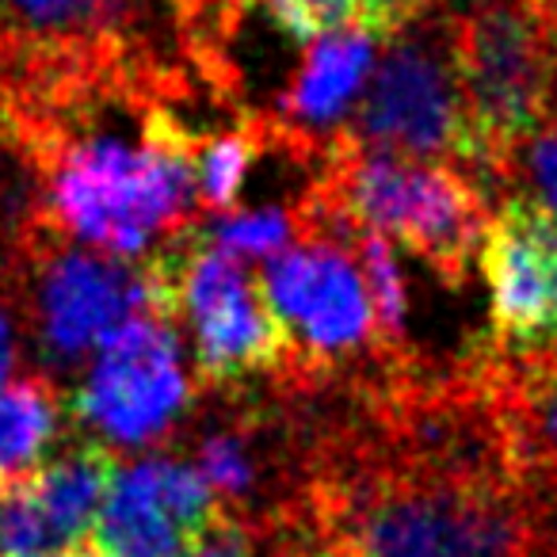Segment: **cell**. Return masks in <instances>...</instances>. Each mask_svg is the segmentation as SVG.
<instances>
[{
	"mask_svg": "<svg viewBox=\"0 0 557 557\" xmlns=\"http://www.w3.org/2000/svg\"><path fill=\"white\" fill-rule=\"evenodd\" d=\"M195 138L164 111H149L141 141L85 134L47 169V214L103 256H138L195 207Z\"/></svg>",
	"mask_w": 557,
	"mask_h": 557,
	"instance_id": "6da1fadb",
	"label": "cell"
},
{
	"mask_svg": "<svg viewBox=\"0 0 557 557\" xmlns=\"http://www.w3.org/2000/svg\"><path fill=\"white\" fill-rule=\"evenodd\" d=\"M306 225L313 233L341 230V237L359 230L389 233L458 283L470 271L473 252L485 248L493 222L466 176L443 164L356 146L341 134L325 180L306 202Z\"/></svg>",
	"mask_w": 557,
	"mask_h": 557,
	"instance_id": "7a4b0ae2",
	"label": "cell"
},
{
	"mask_svg": "<svg viewBox=\"0 0 557 557\" xmlns=\"http://www.w3.org/2000/svg\"><path fill=\"white\" fill-rule=\"evenodd\" d=\"M450 39L478 164H508L554 115L557 16L531 0H470Z\"/></svg>",
	"mask_w": 557,
	"mask_h": 557,
	"instance_id": "3957f363",
	"label": "cell"
},
{
	"mask_svg": "<svg viewBox=\"0 0 557 557\" xmlns=\"http://www.w3.org/2000/svg\"><path fill=\"white\" fill-rule=\"evenodd\" d=\"M344 138L409 161L440 164L455 157L478 164V141L458 85L450 16L417 24L401 39L386 42Z\"/></svg>",
	"mask_w": 557,
	"mask_h": 557,
	"instance_id": "277c9868",
	"label": "cell"
},
{
	"mask_svg": "<svg viewBox=\"0 0 557 557\" xmlns=\"http://www.w3.org/2000/svg\"><path fill=\"white\" fill-rule=\"evenodd\" d=\"M527 523L516 504L478 481L382 485L321 557H519Z\"/></svg>",
	"mask_w": 557,
	"mask_h": 557,
	"instance_id": "5b68a950",
	"label": "cell"
},
{
	"mask_svg": "<svg viewBox=\"0 0 557 557\" xmlns=\"http://www.w3.org/2000/svg\"><path fill=\"white\" fill-rule=\"evenodd\" d=\"M191 401L180 341L169 321L131 318L103 336L77 389V417L111 443L141 447L176 424Z\"/></svg>",
	"mask_w": 557,
	"mask_h": 557,
	"instance_id": "8992f818",
	"label": "cell"
},
{
	"mask_svg": "<svg viewBox=\"0 0 557 557\" xmlns=\"http://www.w3.org/2000/svg\"><path fill=\"white\" fill-rule=\"evenodd\" d=\"M195 336V367L207 382H233L275 371L290 344L268 306V295L245 271L240 256L214 248H184L176 278V318Z\"/></svg>",
	"mask_w": 557,
	"mask_h": 557,
	"instance_id": "52a82bcc",
	"label": "cell"
},
{
	"mask_svg": "<svg viewBox=\"0 0 557 557\" xmlns=\"http://www.w3.org/2000/svg\"><path fill=\"white\" fill-rule=\"evenodd\" d=\"M260 287L287 344H298L310 359L351 356L379 329L363 271L351 268L333 240H310L271 256Z\"/></svg>",
	"mask_w": 557,
	"mask_h": 557,
	"instance_id": "ba28073f",
	"label": "cell"
},
{
	"mask_svg": "<svg viewBox=\"0 0 557 557\" xmlns=\"http://www.w3.org/2000/svg\"><path fill=\"white\" fill-rule=\"evenodd\" d=\"M218 511L207 478L176 458H146L115 473L92 523L96 557H180Z\"/></svg>",
	"mask_w": 557,
	"mask_h": 557,
	"instance_id": "9c48e42d",
	"label": "cell"
},
{
	"mask_svg": "<svg viewBox=\"0 0 557 557\" xmlns=\"http://www.w3.org/2000/svg\"><path fill=\"white\" fill-rule=\"evenodd\" d=\"M481 271L493 325L511 348L557 341V218L531 199H508L488 225Z\"/></svg>",
	"mask_w": 557,
	"mask_h": 557,
	"instance_id": "30bf717a",
	"label": "cell"
},
{
	"mask_svg": "<svg viewBox=\"0 0 557 557\" xmlns=\"http://www.w3.org/2000/svg\"><path fill=\"white\" fill-rule=\"evenodd\" d=\"M131 318H149L146 268L100 252H50L39 283V336L54 359H81Z\"/></svg>",
	"mask_w": 557,
	"mask_h": 557,
	"instance_id": "8fae6325",
	"label": "cell"
},
{
	"mask_svg": "<svg viewBox=\"0 0 557 557\" xmlns=\"http://www.w3.org/2000/svg\"><path fill=\"white\" fill-rule=\"evenodd\" d=\"M374 47L379 42L356 27L310 42L287 96L278 103L283 126L306 138H321L325 131L341 126L374 73Z\"/></svg>",
	"mask_w": 557,
	"mask_h": 557,
	"instance_id": "7c38bea8",
	"label": "cell"
},
{
	"mask_svg": "<svg viewBox=\"0 0 557 557\" xmlns=\"http://www.w3.org/2000/svg\"><path fill=\"white\" fill-rule=\"evenodd\" d=\"M115 473L119 466L111 450H103L100 443H85V447L65 450L62 458L39 466L20 481L27 500L39 511L42 527H47L54 554L81 546V539L96 523L111 485H115Z\"/></svg>",
	"mask_w": 557,
	"mask_h": 557,
	"instance_id": "4fadbf2b",
	"label": "cell"
},
{
	"mask_svg": "<svg viewBox=\"0 0 557 557\" xmlns=\"http://www.w3.org/2000/svg\"><path fill=\"white\" fill-rule=\"evenodd\" d=\"M504 455L534 470H557V356L516 374L504 401Z\"/></svg>",
	"mask_w": 557,
	"mask_h": 557,
	"instance_id": "5bb4252c",
	"label": "cell"
},
{
	"mask_svg": "<svg viewBox=\"0 0 557 557\" xmlns=\"http://www.w3.org/2000/svg\"><path fill=\"white\" fill-rule=\"evenodd\" d=\"M58 432V394L47 379H16L0 386V478L24 481L39 470Z\"/></svg>",
	"mask_w": 557,
	"mask_h": 557,
	"instance_id": "9a60e30c",
	"label": "cell"
},
{
	"mask_svg": "<svg viewBox=\"0 0 557 557\" xmlns=\"http://www.w3.org/2000/svg\"><path fill=\"white\" fill-rule=\"evenodd\" d=\"M20 27L42 39H108L126 24L134 0H4Z\"/></svg>",
	"mask_w": 557,
	"mask_h": 557,
	"instance_id": "2e32d148",
	"label": "cell"
},
{
	"mask_svg": "<svg viewBox=\"0 0 557 557\" xmlns=\"http://www.w3.org/2000/svg\"><path fill=\"white\" fill-rule=\"evenodd\" d=\"M256 153H260V138L252 131L195 141V195L202 207L230 214Z\"/></svg>",
	"mask_w": 557,
	"mask_h": 557,
	"instance_id": "e0dca14e",
	"label": "cell"
},
{
	"mask_svg": "<svg viewBox=\"0 0 557 557\" xmlns=\"http://www.w3.org/2000/svg\"><path fill=\"white\" fill-rule=\"evenodd\" d=\"M356 240H359V260H363L367 295H371L374 325L389 341H397L405 325V283H401V268H397V256L382 233L359 230Z\"/></svg>",
	"mask_w": 557,
	"mask_h": 557,
	"instance_id": "ac0fdd59",
	"label": "cell"
},
{
	"mask_svg": "<svg viewBox=\"0 0 557 557\" xmlns=\"http://www.w3.org/2000/svg\"><path fill=\"white\" fill-rule=\"evenodd\" d=\"M295 237V214L278 207L268 210H240L222 214L210 230V245L225 248L233 256H278Z\"/></svg>",
	"mask_w": 557,
	"mask_h": 557,
	"instance_id": "d6986e66",
	"label": "cell"
},
{
	"mask_svg": "<svg viewBox=\"0 0 557 557\" xmlns=\"http://www.w3.org/2000/svg\"><path fill=\"white\" fill-rule=\"evenodd\" d=\"M268 20L295 42H318L325 35L356 27V0H260Z\"/></svg>",
	"mask_w": 557,
	"mask_h": 557,
	"instance_id": "ffe728a7",
	"label": "cell"
},
{
	"mask_svg": "<svg viewBox=\"0 0 557 557\" xmlns=\"http://www.w3.org/2000/svg\"><path fill=\"white\" fill-rule=\"evenodd\" d=\"M199 473L207 478L210 488H218V493L245 496L256 478L252 455H248L245 440H240V435H230V432L210 435L199 450Z\"/></svg>",
	"mask_w": 557,
	"mask_h": 557,
	"instance_id": "44dd1931",
	"label": "cell"
},
{
	"mask_svg": "<svg viewBox=\"0 0 557 557\" xmlns=\"http://www.w3.org/2000/svg\"><path fill=\"white\" fill-rule=\"evenodd\" d=\"M511 161L523 169L527 184H531V191H534L531 202H539L542 210H549V214L557 218V115H549L546 123L516 149Z\"/></svg>",
	"mask_w": 557,
	"mask_h": 557,
	"instance_id": "7402d4cb",
	"label": "cell"
},
{
	"mask_svg": "<svg viewBox=\"0 0 557 557\" xmlns=\"http://www.w3.org/2000/svg\"><path fill=\"white\" fill-rule=\"evenodd\" d=\"M440 0H356V32L371 35L374 42H394L417 24L432 16Z\"/></svg>",
	"mask_w": 557,
	"mask_h": 557,
	"instance_id": "603a6c76",
	"label": "cell"
},
{
	"mask_svg": "<svg viewBox=\"0 0 557 557\" xmlns=\"http://www.w3.org/2000/svg\"><path fill=\"white\" fill-rule=\"evenodd\" d=\"M180 557H256V539L237 516L218 504V511L207 519L199 534L184 546Z\"/></svg>",
	"mask_w": 557,
	"mask_h": 557,
	"instance_id": "cb8c5ba5",
	"label": "cell"
},
{
	"mask_svg": "<svg viewBox=\"0 0 557 557\" xmlns=\"http://www.w3.org/2000/svg\"><path fill=\"white\" fill-rule=\"evenodd\" d=\"M16 325H12V313L4 310V302H0V386H4V379H9V371L16 367Z\"/></svg>",
	"mask_w": 557,
	"mask_h": 557,
	"instance_id": "d4e9b609",
	"label": "cell"
},
{
	"mask_svg": "<svg viewBox=\"0 0 557 557\" xmlns=\"http://www.w3.org/2000/svg\"><path fill=\"white\" fill-rule=\"evenodd\" d=\"M54 557H96L92 549H85V546H70V549H62V554H54Z\"/></svg>",
	"mask_w": 557,
	"mask_h": 557,
	"instance_id": "484cf974",
	"label": "cell"
},
{
	"mask_svg": "<svg viewBox=\"0 0 557 557\" xmlns=\"http://www.w3.org/2000/svg\"><path fill=\"white\" fill-rule=\"evenodd\" d=\"M531 4H539V9H546V12H557V0H531Z\"/></svg>",
	"mask_w": 557,
	"mask_h": 557,
	"instance_id": "4316f807",
	"label": "cell"
},
{
	"mask_svg": "<svg viewBox=\"0 0 557 557\" xmlns=\"http://www.w3.org/2000/svg\"><path fill=\"white\" fill-rule=\"evenodd\" d=\"M0 496H4V478H0Z\"/></svg>",
	"mask_w": 557,
	"mask_h": 557,
	"instance_id": "83f0119b",
	"label": "cell"
}]
</instances>
